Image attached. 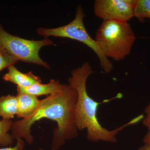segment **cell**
<instances>
[{"instance_id":"1","label":"cell","mask_w":150,"mask_h":150,"mask_svg":"<svg viewBox=\"0 0 150 150\" xmlns=\"http://www.w3.org/2000/svg\"><path fill=\"white\" fill-rule=\"evenodd\" d=\"M77 93L69 84H63L55 93L40 100V107L30 118L13 122L11 135L13 139H24L32 144L33 137L31 128L37 121L48 118L55 121L57 127L53 132L51 150H58L66 141L77 137L78 130L75 120V110Z\"/></svg>"},{"instance_id":"2","label":"cell","mask_w":150,"mask_h":150,"mask_svg":"<svg viewBox=\"0 0 150 150\" xmlns=\"http://www.w3.org/2000/svg\"><path fill=\"white\" fill-rule=\"evenodd\" d=\"M93 73L92 68L88 62L81 67L74 69L69 79V84L76 90L77 100L75 106V115L76 124L79 131L86 129V139L91 142L103 141L114 143L117 142L116 136L119 132L129 125L138 122L137 118L114 130H109L103 127L97 118V112L100 105L107 103L112 99L95 101L90 96L87 91V80Z\"/></svg>"},{"instance_id":"3","label":"cell","mask_w":150,"mask_h":150,"mask_svg":"<svg viewBox=\"0 0 150 150\" xmlns=\"http://www.w3.org/2000/svg\"><path fill=\"white\" fill-rule=\"evenodd\" d=\"M136 36L128 22L105 21L97 30L95 40L108 59L123 60L129 55Z\"/></svg>"},{"instance_id":"4","label":"cell","mask_w":150,"mask_h":150,"mask_svg":"<svg viewBox=\"0 0 150 150\" xmlns=\"http://www.w3.org/2000/svg\"><path fill=\"white\" fill-rule=\"evenodd\" d=\"M85 14L81 6L76 8L74 19L66 25L55 28H38L36 30L38 35L44 38L52 37L66 38L77 40L85 44L95 52L99 60L101 69L105 72L109 73L113 69V65L104 56L96 41L88 34L84 24Z\"/></svg>"},{"instance_id":"5","label":"cell","mask_w":150,"mask_h":150,"mask_svg":"<svg viewBox=\"0 0 150 150\" xmlns=\"http://www.w3.org/2000/svg\"><path fill=\"white\" fill-rule=\"evenodd\" d=\"M54 44L49 38L39 40H28L12 35L0 24V46L18 62L50 69V65L40 58L39 53L42 47L52 46Z\"/></svg>"},{"instance_id":"6","label":"cell","mask_w":150,"mask_h":150,"mask_svg":"<svg viewBox=\"0 0 150 150\" xmlns=\"http://www.w3.org/2000/svg\"><path fill=\"white\" fill-rule=\"evenodd\" d=\"M136 0H96L94 11L98 18L105 21L128 22L134 17Z\"/></svg>"},{"instance_id":"7","label":"cell","mask_w":150,"mask_h":150,"mask_svg":"<svg viewBox=\"0 0 150 150\" xmlns=\"http://www.w3.org/2000/svg\"><path fill=\"white\" fill-rule=\"evenodd\" d=\"M7 73L3 76V79L15 84L17 88H26L37 83L41 82L39 76L33 74L31 71L26 74L21 72L14 65L9 67Z\"/></svg>"},{"instance_id":"8","label":"cell","mask_w":150,"mask_h":150,"mask_svg":"<svg viewBox=\"0 0 150 150\" xmlns=\"http://www.w3.org/2000/svg\"><path fill=\"white\" fill-rule=\"evenodd\" d=\"M16 96L18 101L16 114L18 118L27 119L39 109L40 100L38 98V97L24 93H18Z\"/></svg>"},{"instance_id":"9","label":"cell","mask_w":150,"mask_h":150,"mask_svg":"<svg viewBox=\"0 0 150 150\" xmlns=\"http://www.w3.org/2000/svg\"><path fill=\"white\" fill-rule=\"evenodd\" d=\"M63 86L58 81L51 79L47 84L37 83L26 88H17L18 93L29 94L35 96L50 95L58 91Z\"/></svg>"},{"instance_id":"10","label":"cell","mask_w":150,"mask_h":150,"mask_svg":"<svg viewBox=\"0 0 150 150\" xmlns=\"http://www.w3.org/2000/svg\"><path fill=\"white\" fill-rule=\"evenodd\" d=\"M18 101L16 96L11 95L0 97V117L11 120L16 115Z\"/></svg>"},{"instance_id":"11","label":"cell","mask_w":150,"mask_h":150,"mask_svg":"<svg viewBox=\"0 0 150 150\" xmlns=\"http://www.w3.org/2000/svg\"><path fill=\"white\" fill-rule=\"evenodd\" d=\"M13 122L11 120L2 119L0 120V146H7L13 143L14 139L9 133Z\"/></svg>"},{"instance_id":"12","label":"cell","mask_w":150,"mask_h":150,"mask_svg":"<svg viewBox=\"0 0 150 150\" xmlns=\"http://www.w3.org/2000/svg\"><path fill=\"white\" fill-rule=\"evenodd\" d=\"M134 17L141 22H144L145 18H150V0L135 1Z\"/></svg>"},{"instance_id":"13","label":"cell","mask_w":150,"mask_h":150,"mask_svg":"<svg viewBox=\"0 0 150 150\" xmlns=\"http://www.w3.org/2000/svg\"><path fill=\"white\" fill-rule=\"evenodd\" d=\"M18 61L11 56L0 46V73L6 69H8L12 65H14Z\"/></svg>"},{"instance_id":"14","label":"cell","mask_w":150,"mask_h":150,"mask_svg":"<svg viewBox=\"0 0 150 150\" xmlns=\"http://www.w3.org/2000/svg\"><path fill=\"white\" fill-rule=\"evenodd\" d=\"M25 145L24 140L19 139L17 140L16 144L14 146L0 148V150H24Z\"/></svg>"},{"instance_id":"15","label":"cell","mask_w":150,"mask_h":150,"mask_svg":"<svg viewBox=\"0 0 150 150\" xmlns=\"http://www.w3.org/2000/svg\"><path fill=\"white\" fill-rule=\"evenodd\" d=\"M145 113L146 116L144 117L142 123L149 131H150V102L145 108Z\"/></svg>"},{"instance_id":"16","label":"cell","mask_w":150,"mask_h":150,"mask_svg":"<svg viewBox=\"0 0 150 150\" xmlns=\"http://www.w3.org/2000/svg\"><path fill=\"white\" fill-rule=\"evenodd\" d=\"M143 142L144 144L150 146V131H148L147 133L144 137Z\"/></svg>"},{"instance_id":"17","label":"cell","mask_w":150,"mask_h":150,"mask_svg":"<svg viewBox=\"0 0 150 150\" xmlns=\"http://www.w3.org/2000/svg\"><path fill=\"white\" fill-rule=\"evenodd\" d=\"M138 150H150V146L144 144L143 146L139 148Z\"/></svg>"},{"instance_id":"18","label":"cell","mask_w":150,"mask_h":150,"mask_svg":"<svg viewBox=\"0 0 150 150\" xmlns=\"http://www.w3.org/2000/svg\"><path fill=\"white\" fill-rule=\"evenodd\" d=\"M38 150H43V149H38Z\"/></svg>"}]
</instances>
